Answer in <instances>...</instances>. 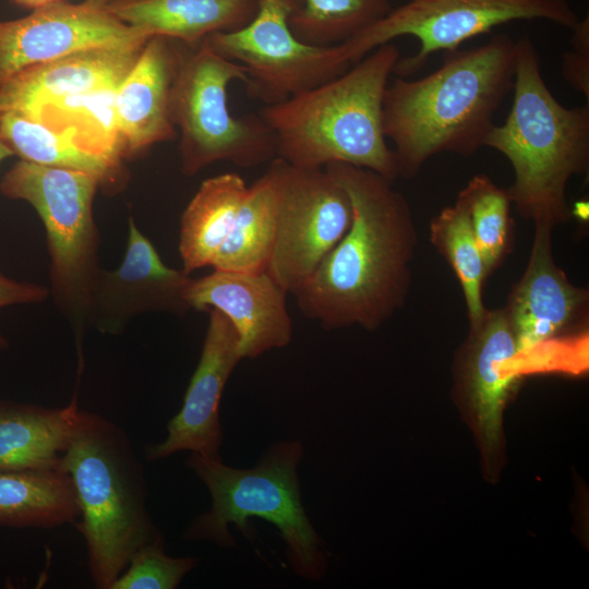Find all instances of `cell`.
<instances>
[{
	"instance_id": "cell-1",
	"label": "cell",
	"mask_w": 589,
	"mask_h": 589,
	"mask_svg": "<svg viewBox=\"0 0 589 589\" xmlns=\"http://www.w3.org/2000/svg\"><path fill=\"white\" fill-rule=\"evenodd\" d=\"M346 190L351 224L291 294L327 330H376L406 303L418 232L406 197L382 175L348 164L324 167Z\"/></svg>"
},
{
	"instance_id": "cell-32",
	"label": "cell",
	"mask_w": 589,
	"mask_h": 589,
	"mask_svg": "<svg viewBox=\"0 0 589 589\" xmlns=\"http://www.w3.org/2000/svg\"><path fill=\"white\" fill-rule=\"evenodd\" d=\"M50 296L44 285L20 281L0 272V310L11 305L39 304ZM9 347V341L0 330V350Z\"/></svg>"
},
{
	"instance_id": "cell-33",
	"label": "cell",
	"mask_w": 589,
	"mask_h": 589,
	"mask_svg": "<svg viewBox=\"0 0 589 589\" xmlns=\"http://www.w3.org/2000/svg\"><path fill=\"white\" fill-rule=\"evenodd\" d=\"M11 1H13L15 4L20 7L34 10L36 8H39V7L56 2V1H60V0H11Z\"/></svg>"
},
{
	"instance_id": "cell-14",
	"label": "cell",
	"mask_w": 589,
	"mask_h": 589,
	"mask_svg": "<svg viewBox=\"0 0 589 589\" xmlns=\"http://www.w3.org/2000/svg\"><path fill=\"white\" fill-rule=\"evenodd\" d=\"M553 229L548 224H534L527 267L503 308L518 354L584 330L588 325V290L572 284L556 265Z\"/></svg>"
},
{
	"instance_id": "cell-24",
	"label": "cell",
	"mask_w": 589,
	"mask_h": 589,
	"mask_svg": "<svg viewBox=\"0 0 589 589\" xmlns=\"http://www.w3.org/2000/svg\"><path fill=\"white\" fill-rule=\"evenodd\" d=\"M0 137L21 159L89 173L108 192L119 190L127 180L122 163L93 153L69 134L15 111H0Z\"/></svg>"
},
{
	"instance_id": "cell-11",
	"label": "cell",
	"mask_w": 589,
	"mask_h": 589,
	"mask_svg": "<svg viewBox=\"0 0 589 589\" xmlns=\"http://www.w3.org/2000/svg\"><path fill=\"white\" fill-rule=\"evenodd\" d=\"M253 19L239 29L217 32L204 41L221 57L243 65L249 93L276 104L342 74L351 65L339 45L314 46L298 39L289 16L302 0H257Z\"/></svg>"
},
{
	"instance_id": "cell-8",
	"label": "cell",
	"mask_w": 589,
	"mask_h": 589,
	"mask_svg": "<svg viewBox=\"0 0 589 589\" xmlns=\"http://www.w3.org/2000/svg\"><path fill=\"white\" fill-rule=\"evenodd\" d=\"M233 81L247 84L243 65L221 57L204 40L196 47L184 45L170 96L184 175L218 161L255 167L276 157L275 136L259 113H230L227 89Z\"/></svg>"
},
{
	"instance_id": "cell-23",
	"label": "cell",
	"mask_w": 589,
	"mask_h": 589,
	"mask_svg": "<svg viewBox=\"0 0 589 589\" xmlns=\"http://www.w3.org/2000/svg\"><path fill=\"white\" fill-rule=\"evenodd\" d=\"M80 507L70 476L58 468L0 469V526H75Z\"/></svg>"
},
{
	"instance_id": "cell-4",
	"label": "cell",
	"mask_w": 589,
	"mask_h": 589,
	"mask_svg": "<svg viewBox=\"0 0 589 589\" xmlns=\"http://www.w3.org/2000/svg\"><path fill=\"white\" fill-rule=\"evenodd\" d=\"M513 104L503 124L492 128L485 146L512 165L506 189L518 214L555 227L570 218L566 189L589 167V106L564 107L546 86L538 50L516 40Z\"/></svg>"
},
{
	"instance_id": "cell-29",
	"label": "cell",
	"mask_w": 589,
	"mask_h": 589,
	"mask_svg": "<svg viewBox=\"0 0 589 589\" xmlns=\"http://www.w3.org/2000/svg\"><path fill=\"white\" fill-rule=\"evenodd\" d=\"M458 197L467 205L489 277L500 266L512 244L510 197L507 190L497 187L485 175L472 177Z\"/></svg>"
},
{
	"instance_id": "cell-18",
	"label": "cell",
	"mask_w": 589,
	"mask_h": 589,
	"mask_svg": "<svg viewBox=\"0 0 589 589\" xmlns=\"http://www.w3.org/2000/svg\"><path fill=\"white\" fill-rule=\"evenodd\" d=\"M183 44L152 36L116 91V116L122 157L172 140L170 96Z\"/></svg>"
},
{
	"instance_id": "cell-25",
	"label": "cell",
	"mask_w": 589,
	"mask_h": 589,
	"mask_svg": "<svg viewBox=\"0 0 589 589\" xmlns=\"http://www.w3.org/2000/svg\"><path fill=\"white\" fill-rule=\"evenodd\" d=\"M274 233L273 190L264 172L249 187L233 226L211 266L233 272L266 271Z\"/></svg>"
},
{
	"instance_id": "cell-22",
	"label": "cell",
	"mask_w": 589,
	"mask_h": 589,
	"mask_svg": "<svg viewBox=\"0 0 589 589\" xmlns=\"http://www.w3.org/2000/svg\"><path fill=\"white\" fill-rule=\"evenodd\" d=\"M249 187L228 172L202 182L180 219L179 253L188 274L211 266L228 237Z\"/></svg>"
},
{
	"instance_id": "cell-31",
	"label": "cell",
	"mask_w": 589,
	"mask_h": 589,
	"mask_svg": "<svg viewBox=\"0 0 589 589\" xmlns=\"http://www.w3.org/2000/svg\"><path fill=\"white\" fill-rule=\"evenodd\" d=\"M573 50L563 56V76L589 100V15L572 27Z\"/></svg>"
},
{
	"instance_id": "cell-13",
	"label": "cell",
	"mask_w": 589,
	"mask_h": 589,
	"mask_svg": "<svg viewBox=\"0 0 589 589\" xmlns=\"http://www.w3.org/2000/svg\"><path fill=\"white\" fill-rule=\"evenodd\" d=\"M128 224L122 262L112 271L100 268L92 290L91 326L103 334H121L141 314L191 310L185 299L190 274L166 265L133 217Z\"/></svg>"
},
{
	"instance_id": "cell-28",
	"label": "cell",
	"mask_w": 589,
	"mask_h": 589,
	"mask_svg": "<svg viewBox=\"0 0 589 589\" xmlns=\"http://www.w3.org/2000/svg\"><path fill=\"white\" fill-rule=\"evenodd\" d=\"M392 9L390 0H302L289 16V27L305 44L335 46L374 24Z\"/></svg>"
},
{
	"instance_id": "cell-9",
	"label": "cell",
	"mask_w": 589,
	"mask_h": 589,
	"mask_svg": "<svg viewBox=\"0 0 589 589\" xmlns=\"http://www.w3.org/2000/svg\"><path fill=\"white\" fill-rule=\"evenodd\" d=\"M544 20L572 28L579 17L569 0H409L339 45L352 65L381 45L400 36L420 47L399 58L394 72L406 77L420 71L438 51H454L465 41L515 21Z\"/></svg>"
},
{
	"instance_id": "cell-5",
	"label": "cell",
	"mask_w": 589,
	"mask_h": 589,
	"mask_svg": "<svg viewBox=\"0 0 589 589\" xmlns=\"http://www.w3.org/2000/svg\"><path fill=\"white\" fill-rule=\"evenodd\" d=\"M57 468L75 490L92 580L110 589L136 550L165 540L147 510L143 466L123 429L79 409Z\"/></svg>"
},
{
	"instance_id": "cell-26",
	"label": "cell",
	"mask_w": 589,
	"mask_h": 589,
	"mask_svg": "<svg viewBox=\"0 0 589 589\" xmlns=\"http://www.w3.org/2000/svg\"><path fill=\"white\" fill-rule=\"evenodd\" d=\"M116 91L103 89L67 97L41 108L31 119L69 134L93 153L122 163Z\"/></svg>"
},
{
	"instance_id": "cell-20",
	"label": "cell",
	"mask_w": 589,
	"mask_h": 589,
	"mask_svg": "<svg viewBox=\"0 0 589 589\" xmlns=\"http://www.w3.org/2000/svg\"><path fill=\"white\" fill-rule=\"evenodd\" d=\"M257 0H111L125 24L147 36H163L196 47L208 35L236 31L257 11Z\"/></svg>"
},
{
	"instance_id": "cell-3",
	"label": "cell",
	"mask_w": 589,
	"mask_h": 589,
	"mask_svg": "<svg viewBox=\"0 0 589 589\" xmlns=\"http://www.w3.org/2000/svg\"><path fill=\"white\" fill-rule=\"evenodd\" d=\"M400 52L378 46L342 74L259 115L272 130L276 157L304 168L340 163L398 177L394 151L383 132L382 105Z\"/></svg>"
},
{
	"instance_id": "cell-16",
	"label": "cell",
	"mask_w": 589,
	"mask_h": 589,
	"mask_svg": "<svg viewBox=\"0 0 589 589\" xmlns=\"http://www.w3.org/2000/svg\"><path fill=\"white\" fill-rule=\"evenodd\" d=\"M287 294L266 271L214 269L192 278L185 299L191 309L223 313L238 334L241 358L255 359L292 340Z\"/></svg>"
},
{
	"instance_id": "cell-21",
	"label": "cell",
	"mask_w": 589,
	"mask_h": 589,
	"mask_svg": "<svg viewBox=\"0 0 589 589\" xmlns=\"http://www.w3.org/2000/svg\"><path fill=\"white\" fill-rule=\"evenodd\" d=\"M79 409L76 390L62 408L0 399V469L57 468Z\"/></svg>"
},
{
	"instance_id": "cell-19",
	"label": "cell",
	"mask_w": 589,
	"mask_h": 589,
	"mask_svg": "<svg viewBox=\"0 0 589 589\" xmlns=\"http://www.w3.org/2000/svg\"><path fill=\"white\" fill-rule=\"evenodd\" d=\"M145 44L88 49L28 67L0 86V111L33 118L63 98L117 89Z\"/></svg>"
},
{
	"instance_id": "cell-10",
	"label": "cell",
	"mask_w": 589,
	"mask_h": 589,
	"mask_svg": "<svg viewBox=\"0 0 589 589\" xmlns=\"http://www.w3.org/2000/svg\"><path fill=\"white\" fill-rule=\"evenodd\" d=\"M274 199L275 233L266 272L292 293L348 230L352 206L325 168H304L275 157L265 171Z\"/></svg>"
},
{
	"instance_id": "cell-6",
	"label": "cell",
	"mask_w": 589,
	"mask_h": 589,
	"mask_svg": "<svg viewBox=\"0 0 589 589\" xmlns=\"http://www.w3.org/2000/svg\"><path fill=\"white\" fill-rule=\"evenodd\" d=\"M303 456L304 446L299 440L272 445L249 469L190 453L187 466L206 485L212 505L190 522L182 539L232 548L236 542L229 525L252 538L248 519L259 517L278 529L293 573L306 580L322 579L328 555L301 501L297 469Z\"/></svg>"
},
{
	"instance_id": "cell-27",
	"label": "cell",
	"mask_w": 589,
	"mask_h": 589,
	"mask_svg": "<svg viewBox=\"0 0 589 589\" xmlns=\"http://www.w3.org/2000/svg\"><path fill=\"white\" fill-rule=\"evenodd\" d=\"M430 239L455 273L467 306L470 328L482 322L486 309L482 299L486 277L466 203L457 196L430 224Z\"/></svg>"
},
{
	"instance_id": "cell-34",
	"label": "cell",
	"mask_w": 589,
	"mask_h": 589,
	"mask_svg": "<svg viewBox=\"0 0 589 589\" xmlns=\"http://www.w3.org/2000/svg\"><path fill=\"white\" fill-rule=\"evenodd\" d=\"M11 156H13L12 151L3 143L0 137V164Z\"/></svg>"
},
{
	"instance_id": "cell-30",
	"label": "cell",
	"mask_w": 589,
	"mask_h": 589,
	"mask_svg": "<svg viewBox=\"0 0 589 589\" xmlns=\"http://www.w3.org/2000/svg\"><path fill=\"white\" fill-rule=\"evenodd\" d=\"M165 540L136 550L110 589H175L199 564L197 557H173L165 552Z\"/></svg>"
},
{
	"instance_id": "cell-15",
	"label": "cell",
	"mask_w": 589,
	"mask_h": 589,
	"mask_svg": "<svg viewBox=\"0 0 589 589\" xmlns=\"http://www.w3.org/2000/svg\"><path fill=\"white\" fill-rule=\"evenodd\" d=\"M240 360L242 358L236 329L223 313L215 309L208 310V325L201 357L182 406L168 422L165 440L144 446L148 461L160 460L182 450L221 459L219 402Z\"/></svg>"
},
{
	"instance_id": "cell-17",
	"label": "cell",
	"mask_w": 589,
	"mask_h": 589,
	"mask_svg": "<svg viewBox=\"0 0 589 589\" xmlns=\"http://www.w3.org/2000/svg\"><path fill=\"white\" fill-rule=\"evenodd\" d=\"M458 387L476 417L482 444L494 452L502 436V413L521 375L516 340L504 309L486 310L469 328L457 363Z\"/></svg>"
},
{
	"instance_id": "cell-2",
	"label": "cell",
	"mask_w": 589,
	"mask_h": 589,
	"mask_svg": "<svg viewBox=\"0 0 589 589\" xmlns=\"http://www.w3.org/2000/svg\"><path fill=\"white\" fill-rule=\"evenodd\" d=\"M444 53L434 72L412 81L398 76L384 92L383 132L394 143L398 176L406 179L437 154L471 156L484 147L513 89L516 40L509 35Z\"/></svg>"
},
{
	"instance_id": "cell-7",
	"label": "cell",
	"mask_w": 589,
	"mask_h": 589,
	"mask_svg": "<svg viewBox=\"0 0 589 589\" xmlns=\"http://www.w3.org/2000/svg\"><path fill=\"white\" fill-rule=\"evenodd\" d=\"M99 181L65 168L19 160L2 177L0 192L28 203L43 221L50 259L49 292L75 339L79 373L83 341L91 327L92 290L100 271V235L93 204Z\"/></svg>"
},
{
	"instance_id": "cell-12",
	"label": "cell",
	"mask_w": 589,
	"mask_h": 589,
	"mask_svg": "<svg viewBox=\"0 0 589 589\" xmlns=\"http://www.w3.org/2000/svg\"><path fill=\"white\" fill-rule=\"evenodd\" d=\"M110 1L60 0L0 21V86L28 67L71 53L145 44L151 37L117 17Z\"/></svg>"
}]
</instances>
